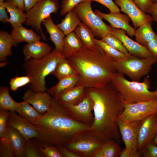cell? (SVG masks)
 <instances>
[{"instance_id": "cell-13", "label": "cell", "mask_w": 157, "mask_h": 157, "mask_svg": "<svg viewBox=\"0 0 157 157\" xmlns=\"http://www.w3.org/2000/svg\"><path fill=\"white\" fill-rule=\"evenodd\" d=\"M63 106L69 115L75 120L91 125L93 123L94 118L92 112L94 103L88 95L86 94L84 99L77 104Z\"/></svg>"}, {"instance_id": "cell-33", "label": "cell", "mask_w": 157, "mask_h": 157, "mask_svg": "<svg viewBox=\"0 0 157 157\" xmlns=\"http://www.w3.org/2000/svg\"><path fill=\"white\" fill-rule=\"evenodd\" d=\"M81 20L77 14L73 10L67 13L61 22L57 25L66 35L74 31Z\"/></svg>"}, {"instance_id": "cell-35", "label": "cell", "mask_w": 157, "mask_h": 157, "mask_svg": "<svg viewBox=\"0 0 157 157\" xmlns=\"http://www.w3.org/2000/svg\"><path fill=\"white\" fill-rule=\"evenodd\" d=\"M101 38L108 44L126 55L129 53L121 40L111 32L105 33Z\"/></svg>"}, {"instance_id": "cell-34", "label": "cell", "mask_w": 157, "mask_h": 157, "mask_svg": "<svg viewBox=\"0 0 157 157\" xmlns=\"http://www.w3.org/2000/svg\"><path fill=\"white\" fill-rule=\"evenodd\" d=\"M19 103L15 101L10 96L8 88L5 86L0 87V108L10 111H15Z\"/></svg>"}, {"instance_id": "cell-5", "label": "cell", "mask_w": 157, "mask_h": 157, "mask_svg": "<svg viewBox=\"0 0 157 157\" xmlns=\"http://www.w3.org/2000/svg\"><path fill=\"white\" fill-rule=\"evenodd\" d=\"M125 104H132L157 99V91L149 90L150 83L146 77L142 82L126 79L123 73L117 72L111 82Z\"/></svg>"}, {"instance_id": "cell-6", "label": "cell", "mask_w": 157, "mask_h": 157, "mask_svg": "<svg viewBox=\"0 0 157 157\" xmlns=\"http://www.w3.org/2000/svg\"><path fill=\"white\" fill-rule=\"evenodd\" d=\"M157 63V58L154 57L141 58L129 53L121 60L113 61L118 72L125 74L132 81H139L142 77L148 74L153 65Z\"/></svg>"}, {"instance_id": "cell-51", "label": "cell", "mask_w": 157, "mask_h": 157, "mask_svg": "<svg viewBox=\"0 0 157 157\" xmlns=\"http://www.w3.org/2000/svg\"><path fill=\"white\" fill-rule=\"evenodd\" d=\"M14 3L23 11H25L24 0H12Z\"/></svg>"}, {"instance_id": "cell-10", "label": "cell", "mask_w": 157, "mask_h": 157, "mask_svg": "<svg viewBox=\"0 0 157 157\" xmlns=\"http://www.w3.org/2000/svg\"><path fill=\"white\" fill-rule=\"evenodd\" d=\"M157 113V99L137 103L125 104L123 111L117 120L126 124L142 120Z\"/></svg>"}, {"instance_id": "cell-52", "label": "cell", "mask_w": 157, "mask_h": 157, "mask_svg": "<svg viewBox=\"0 0 157 157\" xmlns=\"http://www.w3.org/2000/svg\"><path fill=\"white\" fill-rule=\"evenodd\" d=\"M120 157H131L129 152L125 148L121 152Z\"/></svg>"}, {"instance_id": "cell-39", "label": "cell", "mask_w": 157, "mask_h": 157, "mask_svg": "<svg viewBox=\"0 0 157 157\" xmlns=\"http://www.w3.org/2000/svg\"><path fill=\"white\" fill-rule=\"evenodd\" d=\"M87 0H62L60 6L61 9L60 14L63 16L72 10L79 3Z\"/></svg>"}, {"instance_id": "cell-7", "label": "cell", "mask_w": 157, "mask_h": 157, "mask_svg": "<svg viewBox=\"0 0 157 157\" xmlns=\"http://www.w3.org/2000/svg\"><path fill=\"white\" fill-rule=\"evenodd\" d=\"M59 8V0H40L26 12V19L25 24L40 33L43 40H46V37L42 30L41 24L51 14L57 13Z\"/></svg>"}, {"instance_id": "cell-9", "label": "cell", "mask_w": 157, "mask_h": 157, "mask_svg": "<svg viewBox=\"0 0 157 157\" xmlns=\"http://www.w3.org/2000/svg\"><path fill=\"white\" fill-rule=\"evenodd\" d=\"M91 1L87 0L81 3L72 10L78 16L81 21L86 25L92 31L95 36L101 38L106 32H111L110 26L106 24L102 18L92 11Z\"/></svg>"}, {"instance_id": "cell-1", "label": "cell", "mask_w": 157, "mask_h": 157, "mask_svg": "<svg viewBox=\"0 0 157 157\" xmlns=\"http://www.w3.org/2000/svg\"><path fill=\"white\" fill-rule=\"evenodd\" d=\"M85 88L94 103V122L88 130L104 141H117L120 135L117 120L125 105L119 94L111 83L100 88Z\"/></svg>"}, {"instance_id": "cell-26", "label": "cell", "mask_w": 157, "mask_h": 157, "mask_svg": "<svg viewBox=\"0 0 157 157\" xmlns=\"http://www.w3.org/2000/svg\"><path fill=\"white\" fill-rule=\"evenodd\" d=\"M6 7L7 11L10 14L8 22L12 28L22 26L26 20V13L18 7L12 0H5Z\"/></svg>"}, {"instance_id": "cell-38", "label": "cell", "mask_w": 157, "mask_h": 157, "mask_svg": "<svg viewBox=\"0 0 157 157\" xmlns=\"http://www.w3.org/2000/svg\"><path fill=\"white\" fill-rule=\"evenodd\" d=\"M31 81L27 75L23 76H16L10 79L9 82L10 89L13 91H15L19 88L29 84Z\"/></svg>"}, {"instance_id": "cell-55", "label": "cell", "mask_w": 157, "mask_h": 157, "mask_svg": "<svg viewBox=\"0 0 157 157\" xmlns=\"http://www.w3.org/2000/svg\"><path fill=\"white\" fill-rule=\"evenodd\" d=\"M153 4L157 3V0H151Z\"/></svg>"}, {"instance_id": "cell-25", "label": "cell", "mask_w": 157, "mask_h": 157, "mask_svg": "<svg viewBox=\"0 0 157 157\" xmlns=\"http://www.w3.org/2000/svg\"><path fill=\"white\" fill-rule=\"evenodd\" d=\"M74 31L85 48L94 49L97 44L94 41L95 35L90 28L81 22Z\"/></svg>"}, {"instance_id": "cell-41", "label": "cell", "mask_w": 157, "mask_h": 157, "mask_svg": "<svg viewBox=\"0 0 157 157\" xmlns=\"http://www.w3.org/2000/svg\"><path fill=\"white\" fill-rule=\"evenodd\" d=\"M10 111L0 108V137L3 138L5 135L7 123Z\"/></svg>"}, {"instance_id": "cell-53", "label": "cell", "mask_w": 157, "mask_h": 157, "mask_svg": "<svg viewBox=\"0 0 157 157\" xmlns=\"http://www.w3.org/2000/svg\"><path fill=\"white\" fill-rule=\"evenodd\" d=\"M151 143L157 146V133L154 136L152 139Z\"/></svg>"}, {"instance_id": "cell-47", "label": "cell", "mask_w": 157, "mask_h": 157, "mask_svg": "<svg viewBox=\"0 0 157 157\" xmlns=\"http://www.w3.org/2000/svg\"><path fill=\"white\" fill-rule=\"evenodd\" d=\"M56 147L63 157H81L79 155L70 150L65 146Z\"/></svg>"}, {"instance_id": "cell-56", "label": "cell", "mask_w": 157, "mask_h": 157, "mask_svg": "<svg viewBox=\"0 0 157 157\" xmlns=\"http://www.w3.org/2000/svg\"><path fill=\"white\" fill-rule=\"evenodd\" d=\"M5 0H0V1H4Z\"/></svg>"}, {"instance_id": "cell-2", "label": "cell", "mask_w": 157, "mask_h": 157, "mask_svg": "<svg viewBox=\"0 0 157 157\" xmlns=\"http://www.w3.org/2000/svg\"><path fill=\"white\" fill-rule=\"evenodd\" d=\"M38 135L35 140L40 146H65L76 135L89 130L91 125L72 118L64 107L53 97L49 110L34 125Z\"/></svg>"}, {"instance_id": "cell-14", "label": "cell", "mask_w": 157, "mask_h": 157, "mask_svg": "<svg viewBox=\"0 0 157 157\" xmlns=\"http://www.w3.org/2000/svg\"><path fill=\"white\" fill-rule=\"evenodd\" d=\"M114 2L120 8V10L124 13L132 21L135 29L143 23L152 22V17L144 13L135 5L132 0H114Z\"/></svg>"}, {"instance_id": "cell-17", "label": "cell", "mask_w": 157, "mask_h": 157, "mask_svg": "<svg viewBox=\"0 0 157 157\" xmlns=\"http://www.w3.org/2000/svg\"><path fill=\"white\" fill-rule=\"evenodd\" d=\"M7 126L18 131L26 140L36 138L38 132L35 126L30 123L15 111H10Z\"/></svg>"}, {"instance_id": "cell-16", "label": "cell", "mask_w": 157, "mask_h": 157, "mask_svg": "<svg viewBox=\"0 0 157 157\" xmlns=\"http://www.w3.org/2000/svg\"><path fill=\"white\" fill-rule=\"evenodd\" d=\"M53 97L47 91H35L30 89L24 93L22 99L43 114L48 111L51 105Z\"/></svg>"}, {"instance_id": "cell-31", "label": "cell", "mask_w": 157, "mask_h": 157, "mask_svg": "<svg viewBox=\"0 0 157 157\" xmlns=\"http://www.w3.org/2000/svg\"><path fill=\"white\" fill-rule=\"evenodd\" d=\"M50 74L55 76L58 80L66 77L76 75L74 69L63 55Z\"/></svg>"}, {"instance_id": "cell-46", "label": "cell", "mask_w": 157, "mask_h": 157, "mask_svg": "<svg viewBox=\"0 0 157 157\" xmlns=\"http://www.w3.org/2000/svg\"><path fill=\"white\" fill-rule=\"evenodd\" d=\"M146 47L153 56L157 58V34L147 44Z\"/></svg>"}, {"instance_id": "cell-28", "label": "cell", "mask_w": 157, "mask_h": 157, "mask_svg": "<svg viewBox=\"0 0 157 157\" xmlns=\"http://www.w3.org/2000/svg\"><path fill=\"white\" fill-rule=\"evenodd\" d=\"M121 151L117 142L113 139H109L103 142L94 157H119Z\"/></svg>"}, {"instance_id": "cell-20", "label": "cell", "mask_w": 157, "mask_h": 157, "mask_svg": "<svg viewBox=\"0 0 157 157\" xmlns=\"http://www.w3.org/2000/svg\"><path fill=\"white\" fill-rule=\"evenodd\" d=\"M86 96L85 87L76 86L62 93L56 99L63 105H72L78 104Z\"/></svg>"}, {"instance_id": "cell-8", "label": "cell", "mask_w": 157, "mask_h": 157, "mask_svg": "<svg viewBox=\"0 0 157 157\" xmlns=\"http://www.w3.org/2000/svg\"><path fill=\"white\" fill-rule=\"evenodd\" d=\"M104 142L88 130L76 135L65 146L81 157H94Z\"/></svg>"}, {"instance_id": "cell-4", "label": "cell", "mask_w": 157, "mask_h": 157, "mask_svg": "<svg viewBox=\"0 0 157 157\" xmlns=\"http://www.w3.org/2000/svg\"><path fill=\"white\" fill-rule=\"evenodd\" d=\"M63 55L54 49L42 58H31L24 60L23 67L26 75L31 81L29 83V89L35 91L47 90L46 77L53 71Z\"/></svg>"}, {"instance_id": "cell-23", "label": "cell", "mask_w": 157, "mask_h": 157, "mask_svg": "<svg viewBox=\"0 0 157 157\" xmlns=\"http://www.w3.org/2000/svg\"><path fill=\"white\" fill-rule=\"evenodd\" d=\"M15 43L14 46L21 42H25L31 43L39 41L41 36L31 29L26 28L22 26L13 28L11 34Z\"/></svg>"}, {"instance_id": "cell-49", "label": "cell", "mask_w": 157, "mask_h": 157, "mask_svg": "<svg viewBox=\"0 0 157 157\" xmlns=\"http://www.w3.org/2000/svg\"><path fill=\"white\" fill-rule=\"evenodd\" d=\"M147 13L151 15L153 21L157 22V3L153 4Z\"/></svg>"}, {"instance_id": "cell-40", "label": "cell", "mask_w": 157, "mask_h": 157, "mask_svg": "<svg viewBox=\"0 0 157 157\" xmlns=\"http://www.w3.org/2000/svg\"><path fill=\"white\" fill-rule=\"evenodd\" d=\"M15 156L13 149L5 136L0 138V157H12Z\"/></svg>"}, {"instance_id": "cell-22", "label": "cell", "mask_w": 157, "mask_h": 157, "mask_svg": "<svg viewBox=\"0 0 157 157\" xmlns=\"http://www.w3.org/2000/svg\"><path fill=\"white\" fill-rule=\"evenodd\" d=\"M47 32L49 35V40L53 43L55 48L57 51L62 53L63 40L65 35L53 23L50 15L42 22Z\"/></svg>"}, {"instance_id": "cell-21", "label": "cell", "mask_w": 157, "mask_h": 157, "mask_svg": "<svg viewBox=\"0 0 157 157\" xmlns=\"http://www.w3.org/2000/svg\"><path fill=\"white\" fill-rule=\"evenodd\" d=\"M15 153V156L23 157L26 140L17 130L7 126L5 136Z\"/></svg>"}, {"instance_id": "cell-18", "label": "cell", "mask_w": 157, "mask_h": 157, "mask_svg": "<svg viewBox=\"0 0 157 157\" xmlns=\"http://www.w3.org/2000/svg\"><path fill=\"white\" fill-rule=\"evenodd\" d=\"M94 12L108 21L112 28L122 29L131 37L135 35L136 30L129 24L130 18L127 15L110 12L105 14L98 10H95Z\"/></svg>"}, {"instance_id": "cell-3", "label": "cell", "mask_w": 157, "mask_h": 157, "mask_svg": "<svg viewBox=\"0 0 157 157\" xmlns=\"http://www.w3.org/2000/svg\"><path fill=\"white\" fill-rule=\"evenodd\" d=\"M67 59L78 78L76 86L101 87L111 83L118 72L113 59L97 44L94 49L85 48Z\"/></svg>"}, {"instance_id": "cell-45", "label": "cell", "mask_w": 157, "mask_h": 157, "mask_svg": "<svg viewBox=\"0 0 157 157\" xmlns=\"http://www.w3.org/2000/svg\"><path fill=\"white\" fill-rule=\"evenodd\" d=\"M98 2L106 6L113 13L120 12V10L112 0H89Z\"/></svg>"}, {"instance_id": "cell-59", "label": "cell", "mask_w": 157, "mask_h": 157, "mask_svg": "<svg viewBox=\"0 0 157 157\" xmlns=\"http://www.w3.org/2000/svg\"><path fill=\"white\" fill-rule=\"evenodd\" d=\"M133 0V1H134V0Z\"/></svg>"}, {"instance_id": "cell-42", "label": "cell", "mask_w": 157, "mask_h": 157, "mask_svg": "<svg viewBox=\"0 0 157 157\" xmlns=\"http://www.w3.org/2000/svg\"><path fill=\"white\" fill-rule=\"evenodd\" d=\"M40 149L45 157H63L56 146H46L42 147L40 146Z\"/></svg>"}, {"instance_id": "cell-32", "label": "cell", "mask_w": 157, "mask_h": 157, "mask_svg": "<svg viewBox=\"0 0 157 157\" xmlns=\"http://www.w3.org/2000/svg\"><path fill=\"white\" fill-rule=\"evenodd\" d=\"M15 45L14 40L10 34L7 31H0V61L6 62L7 57L12 55L11 47Z\"/></svg>"}, {"instance_id": "cell-48", "label": "cell", "mask_w": 157, "mask_h": 157, "mask_svg": "<svg viewBox=\"0 0 157 157\" xmlns=\"http://www.w3.org/2000/svg\"><path fill=\"white\" fill-rule=\"evenodd\" d=\"M6 10L5 2L0 1V21L3 24L8 22L9 18Z\"/></svg>"}, {"instance_id": "cell-12", "label": "cell", "mask_w": 157, "mask_h": 157, "mask_svg": "<svg viewBox=\"0 0 157 157\" xmlns=\"http://www.w3.org/2000/svg\"><path fill=\"white\" fill-rule=\"evenodd\" d=\"M156 133V114L147 116L141 120L138 131L137 147V151L140 155Z\"/></svg>"}, {"instance_id": "cell-15", "label": "cell", "mask_w": 157, "mask_h": 157, "mask_svg": "<svg viewBox=\"0 0 157 157\" xmlns=\"http://www.w3.org/2000/svg\"><path fill=\"white\" fill-rule=\"evenodd\" d=\"M111 32L118 38L131 54L141 58L154 57L146 47L142 46L129 38L126 32L121 29L113 28L110 26Z\"/></svg>"}, {"instance_id": "cell-27", "label": "cell", "mask_w": 157, "mask_h": 157, "mask_svg": "<svg viewBox=\"0 0 157 157\" xmlns=\"http://www.w3.org/2000/svg\"><path fill=\"white\" fill-rule=\"evenodd\" d=\"M58 80L56 85L47 89L46 90L55 98L62 93L76 86L78 78L75 75L64 78Z\"/></svg>"}, {"instance_id": "cell-29", "label": "cell", "mask_w": 157, "mask_h": 157, "mask_svg": "<svg viewBox=\"0 0 157 157\" xmlns=\"http://www.w3.org/2000/svg\"><path fill=\"white\" fill-rule=\"evenodd\" d=\"M152 25V22H147L136 30L134 35L136 42L146 47L148 42L154 38L156 34L153 30Z\"/></svg>"}, {"instance_id": "cell-43", "label": "cell", "mask_w": 157, "mask_h": 157, "mask_svg": "<svg viewBox=\"0 0 157 157\" xmlns=\"http://www.w3.org/2000/svg\"><path fill=\"white\" fill-rule=\"evenodd\" d=\"M143 157H157V146L151 142L140 154Z\"/></svg>"}, {"instance_id": "cell-54", "label": "cell", "mask_w": 157, "mask_h": 157, "mask_svg": "<svg viewBox=\"0 0 157 157\" xmlns=\"http://www.w3.org/2000/svg\"><path fill=\"white\" fill-rule=\"evenodd\" d=\"M7 62H1L0 63V67H3L6 64Z\"/></svg>"}, {"instance_id": "cell-19", "label": "cell", "mask_w": 157, "mask_h": 157, "mask_svg": "<svg viewBox=\"0 0 157 157\" xmlns=\"http://www.w3.org/2000/svg\"><path fill=\"white\" fill-rule=\"evenodd\" d=\"M52 49V47L48 44L40 40L27 43L23 48L24 60L31 58H42L49 54Z\"/></svg>"}, {"instance_id": "cell-57", "label": "cell", "mask_w": 157, "mask_h": 157, "mask_svg": "<svg viewBox=\"0 0 157 157\" xmlns=\"http://www.w3.org/2000/svg\"><path fill=\"white\" fill-rule=\"evenodd\" d=\"M156 90L157 91V86L156 87Z\"/></svg>"}, {"instance_id": "cell-24", "label": "cell", "mask_w": 157, "mask_h": 157, "mask_svg": "<svg viewBox=\"0 0 157 157\" xmlns=\"http://www.w3.org/2000/svg\"><path fill=\"white\" fill-rule=\"evenodd\" d=\"M85 48L74 31L66 35L64 38L62 53L68 58Z\"/></svg>"}, {"instance_id": "cell-36", "label": "cell", "mask_w": 157, "mask_h": 157, "mask_svg": "<svg viewBox=\"0 0 157 157\" xmlns=\"http://www.w3.org/2000/svg\"><path fill=\"white\" fill-rule=\"evenodd\" d=\"M23 157H42L44 155L40 149V146L35 140H26Z\"/></svg>"}, {"instance_id": "cell-37", "label": "cell", "mask_w": 157, "mask_h": 157, "mask_svg": "<svg viewBox=\"0 0 157 157\" xmlns=\"http://www.w3.org/2000/svg\"><path fill=\"white\" fill-rule=\"evenodd\" d=\"M94 41L96 43L114 60H121L126 56V54L111 47L101 39L95 38Z\"/></svg>"}, {"instance_id": "cell-50", "label": "cell", "mask_w": 157, "mask_h": 157, "mask_svg": "<svg viewBox=\"0 0 157 157\" xmlns=\"http://www.w3.org/2000/svg\"><path fill=\"white\" fill-rule=\"evenodd\" d=\"M40 0H24L25 11H27Z\"/></svg>"}, {"instance_id": "cell-44", "label": "cell", "mask_w": 157, "mask_h": 157, "mask_svg": "<svg viewBox=\"0 0 157 157\" xmlns=\"http://www.w3.org/2000/svg\"><path fill=\"white\" fill-rule=\"evenodd\" d=\"M137 6L144 13H147L153 4L151 0H134Z\"/></svg>"}, {"instance_id": "cell-58", "label": "cell", "mask_w": 157, "mask_h": 157, "mask_svg": "<svg viewBox=\"0 0 157 157\" xmlns=\"http://www.w3.org/2000/svg\"><path fill=\"white\" fill-rule=\"evenodd\" d=\"M156 115H157V113H156Z\"/></svg>"}, {"instance_id": "cell-11", "label": "cell", "mask_w": 157, "mask_h": 157, "mask_svg": "<svg viewBox=\"0 0 157 157\" xmlns=\"http://www.w3.org/2000/svg\"><path fill=\"white\" fill-rule=\"evenodd\" d=\"M141 120L126 124L117 120L120 134L125 146V148L130 153L131 157H140L137 150L138 129Z\"/></svg>"}, {"instance_id": "cell-30", "label": "cell", "mask_w": 157, "mask_h": 157, "mask_svg": "<svg viewBox=\"0 0 157 157\" xmlns=\"http://www.w3.org/2000/svg\"><path fill=\"white\" fill-rule=\"evenodd\" d=\"M15 112L33 125L36 123L42 115L33 106L24 101L19 103Z\"/></svg>"}]
</instances>
